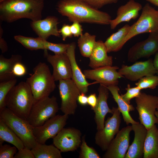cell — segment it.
Instances as JSON below:
<instances>
[{
    "mask_svg": "<svg viewBox=\"0 0 158 158\" xmlns=\"http://www.w3.org/2000/svg\"><path fill=\"white\" fill-rule=\"evenodd\" d=\"M57 11L73 22L109 25L111 17L83 0H60L56 5Z\"/></svg>",
    "mask_w": 158,
    "mask_h": 158,
    "instance_id": "6da1fadb",
    "label": "cell"
},
{
    "mask_svg": "<svg viewBox=\"0 0 158 158\" xmlns=\"http://www.w3.org/2000/svg\"><path fill=\"white\" fill-rule=\"evenodd\" d=\"M44 6V0H6L0 3V19L8 23L22 18L41 20Z\"/></svg>",
    "mask_w": 158,
    "mask_h": 158,
    "instance_id": "7a4b0ae2",
    "label": "cell"
},
{
    "mask_svg": "<svg viewBox=\"0 0 158 158\" xmlns=\"http://www.w3.org/2000/svg\"><path fill=\"white\" fill-rule=\"evenodd\" d=\"M35 99L26 82L21 81L13 87L6 95L5 106L19 116L27 120Z\"/></svg>",
    "mask_w": 158,
    "mask_h": 158,
    "instance_id": "3957f363",
    "label": "cell"
},
{
    "mask_svg": "<svg viewBox=\"0 0 158 158\" xmlns=\"http://www.w3.org/2000/svg\"><path fill=\"white\" fill-rule=\"evenodd\" d=\"M26 82L30 87L35 102L49 97L56 87L55 80L49 66L44 62H40L33 69Z\"/></svg>",
    "mask_w": 158,
    "mask_h": 158,
    "instance_id": "277c9868",
    "label": "cell"
},
{
    "mask_svg": "<svg viewBox=\"0 0 158 158\" xmlns=\"http://www.w3.org/2000/svg\"><path fill=\"white\" fill-rule=\"evenodd\" d=\"M0 118L20 138L25 147L31 149L38 143L33 135V127L27 120L16 115L6 107L0 111Z\"/></svg>",
    "mask_w": 158,
    "mask_h": 158,
    "instance_id": "5b68a950",
    "label": "cell"
},
{
    "mask_svg": "<svg viewBox=\"0 0 158 158\" xmlns=\"http://www.w3.org/2000/svg\"><path fill=\"white\" fill-rule=\"evenodd\" d=\"M142 10L138 20L131 25L130 30L124 40V44L139 34L158 32V10L148 3L146 4Z\"/></svg>",
    "mask_w": 158,
    "mask_h": 158,
    "instance_id": "8992f818",
    "label": "cell"
},
{
    "mask_svg": "<svg viewBox=\"0 0 158 158\" xmlns=\"http://www.w3.org/2000/svg\"><path fill=\"white\" fill-rule=\"evenodd\" d=\"M59 109L56 97H45L35 102L27 120L33 127L39 126L56 115Z\"/></svg>",
    "mask_w": 158,
    "mask_h": 158,
    "instance_id": "52a82bcc",
    "label": "cell"
},
{
    "mask_svg": "<svg viewBox=\"0 0 158 158\" xmlns=\"http://www.w3.org/2000/svg\"><path fill=\"white\" fill-rule=\"evenodd\" d=\"M158 97L141 92L135 98L136 109L139 115L140 123L147 130L156 124H158V118L155 115Z\"/></svg>",
    "mask_w": 158,
    "mask_h": 158,
    "instance_id": "ba28073f",
    "label": "cell"
},
{
    "mask_svg": "<svg viewBox=\"0 0 158 158\" xmlns=\"http://www.w3.org/2000/svg\"><path fill=\"white\" fill-rule=\"evenodd\" d=\"M59 81L58 88L61 99L60 109L64 114L73 115L77 107V101L81 93L80 90L72 79Z\"/></svg>",
    "mask_w": 158,
    "mask_h": 158,
    "instance_id": "9c48e42d",
    "label": "cell"
},
{
    "mask_svg": "<svg viewBox=\"0 0 158 158\" xmlns=\"http://www.w3.org/2000/svg\"><path fill=\"white\" fill-rule=\"evenodd\" d=\"M112 116L104 122V126L97 131L95 137V143L103 151H106L114 136L119 131L121 123V112L118 107H113Z\"/></svg>",
    "mask_w": 158,
    "mask_h": 158,
    "instance_id": "30bf717a",
    "label": "cell"
},
{
    "mask_svg": "<svg viewBox=\"0 0 158 158\" xmlns=\"http://www.w3.org/2000/svg\"><path fill=\"white\" fill-rule=\"evenodd\" d=\"M68 115H56L42 125L33 127V133L38 143L45 144L49 139L54 138L64 128Z\"/></svg>",
    "mask_w": 158,
    "mask_h": 158,
    "instance_id": "8fae6325",
    "label": "cell"
},
{
    "mask_svg": "<svg viewBox=\"0 0 158 158\" xmlns=\"http://www.w3.org/2000/svg\"><path fill=\"white\" fill-rule=\"evenodd\" d=\"M158 52V32L150 33L145 40L135 43L129 49L128 60L135 62L139 59L149 58Z\"/></svg>",
    "mask_w": 158,
    "mask_h": 158,
    "instance_id": "7c38bea8",
    "label": "cell"
},
{
    "mask_svg": "<svg viewBox=\"0 0 158 158\" xmlns=\"http://www.w3.org/2000/svg\"><path fill=\"white\" fill-rule=\"evenodd\" d=\"M80 131L73 128H63L53 138L54 146L61 152L73 151L77 149L82 142Z\"/></svg>",
    "mask_w": 158,
    "mask_h": 158,
    "instance_id": "4fadbf2b",
    "label": "cell"
},
{
    "mask_svg": "<svg viewBox=\"0 0 158 158\" xmlns=\"http://www.w3.org/2000/svg\"><path fill=\"white\" fill-rule=\"evenodd\" d=\"M132 130L130 126L119 130L111 141L103 157L125 158L129 147L130 134Z\"/></svg>",
    "mask_w": 158,
    "mask_h": 158,
    "instance_id": "5bb4252c",
    "label": "cell"
},
{
    "mask_svg": "<svg viewBox=\"0 0 158 158\" xmlns=\"http://www.w3.org/2000/svg\"><path fill=\"white\" fill-rule=\"evenodd\" d=\"M119 67L117 66H106L85 70L83 73L86 78L95 80L96 83L107 86L117 85L118 79L124 77L117 71Z\"/></svg>",
    "mask_w": 158,
    "mask_h": 158,
    "instance_id": "9a60e30c",
    "label": "cell"
},
{
    "mask_svg": "<svg viewBox=\"0 0 158 158\" xmlns=\"http://www.w3.org/2000/svg\"><path fill=\"white\" fill-rule=\"evenodd\" d=\"M118 71L124 77L132 81L156 73L152 59L145 61L136 62L130 66L122 65Z\"/></svg>",
    "mask_w": 158,
    "mask_h": 158,
    "instance_id": "2e32d148",
    "label": "cell"
},
{
    "mask_svg": "<svg viewBox=\"0 0 158 158\" xmlns=\"http://www.w3.org/2000/svg\"><path fill=\"white\" fill-rule=\"evenodd\" d=\"M44 54L47 61L52 67V75L55 81L72 78L71 63L66 53L52 55L49 54L46 50H44Z\"/></svg>",
    "mask_w": 158,
    "mask_h": 158,
    "instance_id": "e0dca14e",
    "label": "cell"
},
{
    "mask_svg": "<svg viewBox=\"0 0 158 158\" xmlns=\"http://www.w3.org/2000/svg\"><path fill=\"white\" fill-rule=\"evenodd\" d=\"M98 90L99 95L97 104L92 109L95 113L94 119L97 131L104 128L105 118L107 114L108 113L112 114L113 113L112 109H110L107 104L109 90L107 86L100 83Z\"/></svg>",
    "mask_w": 158,
    "mask_h": 158,
    "instance_id": "ac0fdd59",
    "label": "cell"
},
{
    "mask_svg": "<svg viewBox=\"0 0 158 158\" xmlns=\"http://www.w3.org/2000/svg\"><path fill=\"white\" fill-rule=\"evenodd\" d=\"M59 23L57 17L48 16L42 20L32 21L30 26L38 37L43 40H47L51 35L60 37L61 35L57 27Z\"/></svg>",
    "mask_w": 158,
    "mask_h": 158,
    "instance_id": "d6986e66",
    "label": "cell"
},
{
    "mask_svg": "<svg viewBox=\"0 0 158 158\" xmlns=\"http://www.w3.org/2000/svg\"><path fill=\"white\" fill-rule=\"evenodd\" d=\"M142 8L140 3L134 0H129L125 4L118 8L116 17L110 21L109 25L111 29L114 30L121 23L128 22L132 19H136Z\"/></svg>",
    "mask_w": 158,
    "mask_h": 158,
    "instance_id": "ffe728a7",
    "label": "cell"
},
{
    "mask_svg": "<svg viewBox=\"0 0 158 158\" xmlns=\"http://www.w3.org/2000/svg\"><path fill=\"white\" fill-rule=\"evenodd\" d=\"M131 126L134 133V138L125 158H143L144 142L147 130L140 123L132 124Z\"/></svg>",
    "mask_w": 158,
    "mask_h": 158,
    "instance_id": "44dd1931",
    "label": "cell"
},
{
    "mask_svg": "<svg viewBox=\"0 0 158 158\" xmlns=\"http://www.w3.org/2000/svg\"><path fill=\"white\" fill-rule=\"evenodd\" d=\"M75 43L70 44L66 53L70 61L72 70V79L77 86L81 93L86 94L88 91L90 84L86 80V78L78 66L75 59Z\"/></svg>",
    "mask_w": 158,
    "mask_h": 158,
    "instance_id": "7402d4cb",
    "label": "cell"
},
{
    "mask_svg": "<svg viewBox=\"0 0 158 158\" xmlns=\"http://www.w3.org/2000/svg\"><path fill=\"white\" fill-rule=\"evenodd\" d=\"M107 53L104 42L100 40L96 41L89 58V66L92 69L104 66H112L113 57L108 55Z\"/></svg>",
    "mask_w": 158,
    "mask_h": 158,
    "instance_id": "603a6c76",
    "label": "cell"
},
{
    "mask_svg": "<svg viewBox=\"0 0 158 158\" xmlns=\"http://www.w3.org/2000/svg\"><path fill=\"white\" fill-rule=\"evenodd\" d=\"M109 91L113 96L114 101L117 103L118 108L122 114L124 121L127 125L139 123L133 120L129 114V112L135 110V108L132 104L126 103L121 98L119 93L120 90L117 85H110L107 86Z\"/></svg>",
    "mask_w": 158,
    "mask_h": 158,
    "instance_id": "cb8c5ba5",
    "label": "cell"
},
{
    "mask_svg": "<svg viewBox=\"0 0 158 158\" xmlns=\"http://www.w3.org/2000/svg\"><path fill=\"white\" fill-rule=\"evenodd\" d=\"M130 28V25L126 24L107 38L104 43L108 53L117 52L122 49L124 45V40Z\"/></svg>",
    "mask_w": 158,
    "mask_h": 158,
    "instance_id": "d4e9b609",
    "label": "cell"
},
{
    "mask_svg": "<svg viewBox=\"0 0 158 158\" xmlns=\"http://www.w3.org/2000/svg\"><path fill=\"white\" fill-rule=\"evenodd\" d=\"M143 151V158H158V128L156 125L147 130Z\"/></svg>",
    "mask_w": 158,
    "mask_h": 158,
    "instance_id": "484cf974",
    "label": "cell"
},
{
    "mask_svg": "<svg viewBox=\"0 0 158 158\" xmlns=\"http://www.w3.org/2000/svg\"><path fill=\"white\" fill-rule=\"evenodd\" d=\"M22 56L19 54L12 55L9 58L5 57L2 54L0 56V82L16 78L12 70L14 65L17 63L21 62Z\"/></svg>",
    "mask_w": 158,
    "mask_h": 158,
    "instance_id": "4316f807",
    "label": "cell"
},
{
    "mask_svg": "<svg viewBox=\"0 0 158 158\" xmlns=\"http://www.w3.org/2000/svg\"><path fill=\"white\" fill-rule=\"evenodd\" d=\"M6 141L15 146L18 150L25 147L20 138L4 121L0 118V145Z\"/></svg>",
    "mask_w": 158,
    "mask_h": 158,
    "instance_id": "83f0119b",
    "label": "cell"
},
{
    "mask_svg": "<svg viewBox=\"0 0 158 158\" xmlns=\"http://www.w3.org/2000/svg\"><path fill=\"white\" fill-rule=\"evenodd\" d=\"M35 158H62L61 151L52 145L38 143L31 149Z\"/></svg>",
    "mask_w": 158,
    "mask_h": 158,
    "instance_id": "f1b7e54d",
    "label": "cell"
},
{
    "mask_svg": "<svg viewBox=\"0 0 158 158\" xmlns=\"http://www.w3.org/2000/svg\"><path fill=\"white\" fill-rule=\"evenodd\" d=\"M96 36L87 32L80 36L78 40V46L81 55L89 58L94 48Z\"/></svg>",
    "mask_w": 158,
    "mask_h": 158,
    "instance_id": "f546056e",
    "label": "cell"
},
{
    "mask_svg": "<svg viewBox=\"0 0 158 158\" xmlns=\"http://www.w3.org/2000/svg\"><path fill=\"white\" fill-rule=\"evenodd\" d=\"M14 38L28 49L31 50H45L43 43V40L38 37L34 38L17 35L14 36Z\"/></svg>",
    "mask_w": 158,
    "mask_h": 158,
    "instance_id": "4dcf8cb0",
    "label": "cell"
},
{
    "mask_svg": "<svg viewBox=\"0 0 158 158\" xmlns=\"http://www.w3.org/2000/svg\"><path fill=\"white\" fill-rule=\"evenodd\" d=\"M16 78L0 82V111L6 107L5 100L7 94L17 83Z\"/></svg>",
    "mask_w": 158,
    "mask_h": 158,
    "instance_id": "1f68e13d",
    "label": "cell"
},
{
    "mask_svg": "<svg viewBox=\"0 0 158 158\" xmlns=\"http://www.w3.org/2000/svg\"><path fill=\"white\" fill-rule=\"evenodd\" d=\"M80 158H100V156L93 148L88 146L85 141V136H83L80 145Z\"/></svg>",
    "mask_w": 158,
    "mask_h": 158,
    "instance_id": "d6a6232c",
    "label": "cell"
},
{
    "mask_svg": "<svg viewBox=\"0 0 158 158\" xmlns=\"http://www.w3.org/2000/svg\"><path fill=\"white\" fill-rule=\"evenodd\" d=\"M135 85L141 90L150 88L154 89L158 85V75H149L140 79Z\"/></svg>",
    "mask_w": 158,
    "mask_h": 158,
    "instance_id": "836d02e7",
    "label": "cell"
},
{
    "mask_svg": "<svg viewBox=\"0 0 158 158\" xmlns=\"http://www.w3.org/2000/svg\"><path fill=\"white\" fill-rule=\"evenodd\" d=\"M43 43L45 50L51 51L55 54L66 53L70 45V44L54 43L43 40Z\"/></svg>",
    "mask_w": 158,
    "mask_h": 158,
    "instance_id": "e575fe53",
    "label": "cell"
},
{
    "mask_svg": "<svg viewBox=\"0 0 158 158\" xmlns=\"http://www.w3.org/2000/svg\"><path fill=\"white\" fill-rule=\"evenodd\" d=\"M127 92L124 94H121L122 98L127 103L130 104V101L133 98L138 97L140 94L141 90L138 87H131L128 84L125 88Z\"/></svg>",
    "mask_w": 158,
    "mask_h": 158,
    "instance_id": "d590c367",
    "label": "cell"
},
{
    "mask_svg": "<svg viewBox=\"0 0 158 158\" xmlns=\"http://www.w3.org/2000/svg\"><path fill=\"white\" fill-rule=\"evenodd\" d=\"M17 148L7 145H0V158H14Z\"/></svg>",
    "mask_w": 158,
    "mask_h": 158,
    "instance_id": "8d00e7d4",
    "label": "cell"
},
{
    "mask_svg": "<svg viewBox=\"0 0 158 158\" xmlns=\"http://www.w3.org/2000/svg\"><path fill=\"white\" fill-rule=\"evenodd\" d=\"M83 1L95 8L99 9L106 5L115 4L119 0H83Z\"/></svg>",
    "mask_w": 158,
    "mask_h": 158,
    "instance_id": "74e56055",
    "label": "cell"
},
{
    "mask_svg": "<svg viewBox=\"0 0 158 158\" xmlns=\"http://www.w3.org/2000/svg\"><path fill=\"white\" fill-rule=\"evenodd\" d=\"M14 158H35L31 149L25 147L18 150L14 156Z\"/></svg>",
    "mask_w": 158,
    "mask_h": 158,
    "instance_id": "f35d334b",
    "label": "cell"
},
{
    "mask_svg": "<svg viewBox=\"0 0 158 158\" xmlns=\"http://www.w3.org/2000/svg\"><path fill=\"white\" fill-rule=\"evenodd\" d=\"M12 73L16 77L23 76L26 73V68L21 62H18L14 65Z\"/></svg>",
    "mask_w": 158,
    "mask_h": 158,
    "instance_id": "ab89813d",
    "label": "cell"
},
{
    "mask_svg": "<svg viewBox=\"0 0 158 158\" xmlns=\"http://www.w3.org/2000/svg\"><path fill=\"white\" fill-rule=\"evenodd\" d=\"M70 28L71 32L74 37H80L83 34L82 26L78 22H73L72 24L70 25Z\"/></svg>",
    "mask_w": 158,
    "mask_h": 158,
    "instance_id": "60d3db41",
    "label": "cell"
},
{
    "mask_svg": "<svg viewBox=\"0 0 158 158\" xmlns=\"http://www.w3.org/2000/svg\"><path fill=\"white\" fill-rule=\"evenodd\" d=\"M59 32L63 41H65L68 37H72L73 36L71 30L70 25L68 24H63L61 28L59 30Z\"/></svg>",
    "mask_w": 158,
    "mask_h": 158,
    "instance_id": "b9f144b4",
    "label": "cell"
},
{
    "mask_svg": "<svg viewBox=\"0 0 158 158\" xmlns=\"http://www.w3.org/2000/svg\"><path fill=\"white\" fill-rule=\"evenodd\" d=\"M0 25V48L1 53H3L7 51L8 47L6 42L2 37L3 30L1 24Z\"/></svg>",
    "mask_w": 158,
    "mask_h": 158,
    "instance_id": "7bdbcfd3",
    "label": "cell"
},
{
    "mask_svg": "<svg viewBox=\"0 0 158 158\" xmlns=\"http://www.w3.org/2000/svg\"><path fill=\"white\" fill-rule=\"evenodd\" d=\"M97 102V98L95 93L92 94L87 97V104L91 107L92 109L96 106Z\"/></svg>",
    "mask_w": 158,
    "mask_h": 158,
    "instance_id": "ee69618b",
    "label": "cell"
},
{
    "mask_svg": "<svg viewBox=\"0 0 158 158\" xmlns=\"http://www.w3.org/2000/svg\"><path fill=\"white\" fill-rule=\"evenodd\" d=\"M86 94L81 93L78 95V101L81 105H85L87 104V97L85 95Z\"/></svg>",
    "mask_w": 158,
    "mask_h": 158,
    "instance_id": "f6af8a7d",
    "label": "cell"
},
{
    "mask_svg": "<svg viewBox=\"0 0 158 158\" xmlns=\"http://www.w3.org/2000/svg\"><path fill=\"white\" fill-rule=\"evenodd\" d=\"M153 66L156 71V74L158 75V52L155 54L154 58L153 60Z\"/></svg>",
    "mask_w": 158,
    "mask_h": 158,
    "instance_id": "bcb514c9",
    "label": "cell"
},
{
    "mask_svg": "<svg viewBox=\"0 0 158 158\" xmlns=\"http://www.w3.org/2000/svg\"><path fill=\"white\" fill-rule=\"evenodd\" d=\"M151 4L158 7V0H146Z\"/></svg>",
    "mask_w": 158,
    "mask_h": 158,
    "instance_id": "7dc6e473",
    "label": "cell"
},
{
    "mask_svg": "<svg viewBox=\"0 0 158 158\" xmlns=\"http://www.w3.org/2000/svg\"><path fill=\"white\" fill-rule=\"evenodd\" d=\"M155 114L156 117H157V118H158V111H156L155 113Z\"/></svg>",
    "mask_w": 158,
    "mask_h": 158,
    "instance_id": "c3c4849f",
    "label": "cell"
},
{
    "mask_svg": "<svg viewBox=\"0 0 158 158\" xmlns=\"http://www.w3.org/2000/svg\"><path fill=\"white\" fill-rule=\"evenodd\" d=\"M5 0H0V3L2 2H3L4 1H5Z\"/></svg>",
    "mask_w": 158,
    "mask_h": 158,
    "instance_id": "681fc988",
    "label": "cell"
},
{
    "mask_svg": "<svg viewBox=\"0 0 158 158\" xmlns=\"http://www.w3.org/2000/svg\"><path fill=\"white\" fill-rule=\"evenodd\" d=\"M157 111H158V103H157Z\"/></svg>",
    "mask_w": 158,
    "mask_h": 158,
    "instance_id": "f907efd6",
    "label": "cell"
}]
</instances>
